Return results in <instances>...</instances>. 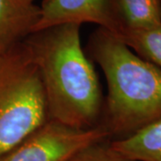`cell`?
Instances as JSON below:
<instances>
[{
  "label": "cell",
  "mask_w": 161,
  "mask_h": 161,
  "mask_svg": "<svg viewBox=\"0 0 161 161\" xmlns=\"http://www.w3.org/2000/svg\"><path fill=\"white\" fill-rule=\"evenodd\" d=\"M80 25H57L23 41L39 71L48 120L78 129L98 125L102 96L98 75L81 47Z\"/></svg>",
  "instance_id": "1"
},
{
  "label": "cell",
  "mask_w": 161,
  "mask_h": 161,
  "mask_svg": "<svg viewBox=\"0 0 161 161\" xmlns=\"http://www.w3.org/2000/svg\"><path fill=\"white\" fill-rule=\"evenodd\" d=\"M88 51L106 77L108 94L100 125L110 137L127 138L160 119V68L99 27L90 37Z\"/></svg>",
  "instance_id": "2"
},
{
  "label": "cell",
  "mask_w": 161,
  "mask_h": 161,
  "mask_svg": "<svg viewBox=\"0 0 161 161\" xmlns=\"http://www.w3.org/2000/svg\"><path fill=\"white\" fill-rule=\"evenodd\" d=\"M47 120L40 74L22 42L0 56V158Z\"/></svg>",
  "instance_id": "3"
},
{
  "label": "cell",
  "mask_w": 161,
  "mask_h": 161,
  "mask_svg": "<svg viewBox=\"0 0 161 161\" xmlns=\"http://www.w3.org/2000/svg\"><path fill=\"white\" fill-rule=\"evenodd\" d=\"M109 138V132L100 124L78 129L47 120L0 161H68L82 149Z\"/></svg>",
  "instance_id": "4"
},
{
  "label": "cell",
  "mask_w": 161,
  "mask_h": 161,
  "mask_svg": "<svg viewBox=\"0 0 161 161\" xmlns=\"http://www.w3.org/2000/svg\"><path fill=\"white\" fill-rule=\"evenodd\" d=\"M40 10L34 32L62 24L94 23L115 35L120 33L113 0H43Z\"/></svg>",
  "instance_id": "5"
},
{
  "label": "cell",
  "mask_w": 161,
  "mask_h": 161,
  "mask_svg": "<svg viewBox=\"0 0 161 161\" xmlns=\"http://www.w3.org/2000/svg\"><path fill=\"white\" fill-rule=\"evenodd\" d=\"M40 6L24 0H0V56L19 46L35 31Z\"/></svg>",
  "instance_id": "6"
},
{
  "label": "cell",
  "mask_w": 161,
  "mask_h": 161,
  "mask_svg": "<svg viewBox=\"0 0 161 161\" xmlns=\"http://www.w3.org/2000/svg\"><path fill=\"white\" fill-rule=\"evenodd\" d=\"M113 150L134 161H161V118L131 136L109 142Z\"/></svg>",
  "instance_id": "7"
},
{
  "label": "cell",
  "mask_w": 161,
  "mask_h": 161,
  "mask_svg": "<svg viewBox=\"0 0 161 161\" xmlns=\"http://www.w3.org/2000/svg\"><path fill=\"white\" fill-rule=\"evenodd\" d=\"M113 4L120 33L161 24V0H113Z\"/></svg>",
  "instance_id": "8"
},
{
  "label": "cell",
  "mask_w": 161,
  "mask_h": 161,
  "mask_svg": "<svg viewBox=\"0 0 161 161\" xmlns=\"http://www.w3.org/2000/svg\"><path fill=\"white\" fill-rule=\"evenodd\" d=\"M140 58L161 69V24L136 31H123L116 35Z\"/></svg>",
  "instance_id": "9"
},
{
  "label": "cell",
  "mask_w": 161,
  "mask_h": 161,
  "mask_svg": "<svg viewBox=\"0 0 161 161\" xmlns=\"http://www.w3.org/2000/svg\"><path fill=\"white\" fill-rule=\"evenodd\" d=\"M110 141L92 144L73 156L68 161H134L113 150Z\"/></svg>",
  "instance_id": "10"
},
{
  "label": "cell",
  "mask_w": 161,
  "mask_h": 161,
  "mask_svg": "<svg viewBox=\"0 0 161 161\" xmlns=\"http://www.w3.org/2000/svg\"><path fill=\"white\" fill-rule=\"evenodd\" d=\"M24 1H26V2H28V3H33L34 0H24Z\"/></svg>",
  "instance_id": "11"
}]
</instances>
